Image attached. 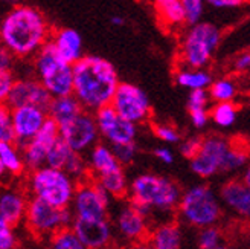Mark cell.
<instances>
[{
	"instance_id": "cell-11",
	"label": "cell",
	"mask_w": 250,
	"mask_h": 249,
	"mask_svg": "<svg viewBox=\"0 0 250 249\" xmlns=\"http://www.w3.org/2000/svg\"><path fill=\"white\" fill-rule=\"evenodd\" d=\"M58 129L60 138L77 153L85 155L96 142H99V132L93 112L83 110L78 116Z\"/></svg>"
},
{
	"instance_id": "cell-50",
	"label": "cell",
	"mask_w": 250,
	"mask_h": 249,
	"mask_svg": "<svg viewBox=\"0 0 250 249\" xmlns=\"http://www.w3.org/2000/svg\"><path fill=\"white\" fill-rule=\"evenodd\" d=\"M5 3V5H8V9L9 8H12V6H14V5H17L19 2H20V0H0V3Z\"/></svg>"
},
{
	"instance_id": "cell-35",
	"label": "cell",
	"mask_w": 250,
	"mask_h": 249,
	"mask_svg": "<svg viewBox=\"0 0 250 249\" xmlns=\"http://www.w3.org/2000/svg\"><path fill=\"white\" fill-rule=\"evenodd\" d=\"M183 11H185V23L195 24L202 20L205 0H180Z\"/></svg>"
},
{
	"instance_id": "cell-13",
	"label": "cell",
	"mask_w": 250,
	"mask_h": 249,
	"mask_svg": "<svg viewBox=\"0 0 250 249\" xmlns=\"http://www.w3.org/2000/svg\"><path fill=\"white\" fill-rule=\"evenodd\" d=\"M113 232L125 243H144L148 240L149 219L144 216L130 201L122 205L113 216Z\"/></svg>"
},
{
	"instance_id": "cell-49",
	"label": "cell",
	"mask_w": 250,
	"mask_h": 249,
	"mask_svg": "<svg viewBox=\"0 0 250 249\" xmlns=\"http://www.w3.org/2000/svg\"><path fill=\"white\" fill-rule=\"evenodd\" d=\"M6 174H8L6 168L3 167V164H2V162H0V182H3V181H5Z\"/></svg>"
},
{
	"instance_id": "cell-29",
	"label": "cell",
	"mask_w": 250,
	"mask_h": 249,
	"mask_svg": "<svg viewBox=\"0 0 250 249\" xmlns=\"http://www.w3.org/2000/svg\"><path fill=\"white\" fill-rule=\"evenodd\" d=\"M73 153L72 148L62 141L61 138H58L52 147L49 148L47 152V156H46V164L44 165H49V167H54V168H60L62 170L66 165V162L69 160L70 155Z\"/></svg>"
},
{
	"instance_id": "cell-9",
	"label": "cell",
	"mask_w": 250,
	"mask_h": 249,
	"mask_svg": "<svg viewBox=\"0 0 250 249\" xmlns=\"http://www.w3.org/2000/svg\"><path fill=\"white\" fill-rule=\"evenodd\" d=\"M111 196L93 178L78 182L72 197L70 211L77 219H103L108 217Z\"/></svg>"
},
{
	"instance_id": "cell-21",
	"label": "cell",
	"mask_w": 250,
	"mask_h": 249,
	"mask_svg": "<svg viewBox=\"0 0 250 249\" xmlns=\"http://www.w3.org/2000/svg\"><path fill=\"white\" fill-rule=\"evenodd\" d=\"M87 153H89V158L85 159L89 164L90 178L93 179L104 178L124 170V165L118 160L113 150H111V145L108 144L96 142Z\"/></svg>"
},
{
	"instance_id": "cell-34",
	"label": "cell",
	"mask_w": 250,
	"mask_h": 249,
	"mask_svg": "<svg viewBox=\"0 0 250 249\" xmlns=\"http://www.w3.org/2000/svg\"><path fill=\"white\" fill-rule=\"evenodd\" d=\"M198 248L202 249H218L221 246V234L217 228L212 225L202 228V232L198 234Z\"/></svg>"
},
{
	"instance_id": "cell-12",
	"label": "cell",
	"mask_w": 250,
	"mask_h": 249,
	"mask_svg": "<svg viewBox=\"0 0 250 249\" xmlns=\"http://www.w3.org/2000/svg\"><path fill=\"white\" fill-rule=\"evenodd\" d=\"M93 115L98 126L99 138H103L108 145L136 141L137 124L121 116L110 104L98 109L96 112H93Z\"/></svg>"
},
{
	"instance_id": "cell-45",
	"label": "cell",
	"mask_w": 250,
	"mask_h": 249,
	"mask_svg": "<svg viewBox=\"0 0 250 249\" xmlns=\"http://www.w3.org/2000/svg\"><path fill=\"white\" fill-rule=\"evenodd\" d=\"M154 156L160 160V162H164L167 165L174 162V153L169 150L168 147H157L154 150Z\"/></svg>"
},
{
	"instance_id": "cell-48",
	"label": "cell",
	"mask_w": 250,
	"mask_h": 249,
	"mask_svg": "<svg viewBox=\"0 0 250 249\" xmlns=\"http://www.w3.org/2000/svg\"><path fill=\"white\" fill-rule=\"evenodd\" d=\"M110 22H111V24H113V26H124L125 24V19L124 17H121V16H113L110 19Z\"/></svg>"
},
{
	"instance_id": "cell-8",
	"label": "cell",
	"mask_w": 250,
	"mask_h": 249,
	"mask_svg": "<svg viewBox=\"0 0 250 249\" xmlns=\"http://www.w3.org/2000/svg\"><path fill=\"white\" fill-rule=\"evenodd\" d=\"M220 29L212 23L191 24L182 43V60L189 68H205L220 45Z\"/></svg>"
},
{
	"instance_id": "cell-44",
	"label": "cell",
	"mask_w": 250,
	"mask_h": 249,
	"mask_svg": "<svg viewBox=\"0 0 250 249\" xmlns=\"http://www.w3.org/2000/svg\"><path fill=\"white\" fill-rule=\"evenodd\" d=\"M189 116H191V121L194 124V127L197 129H203L206 124H208V119H209V112L206 110V107H198V109H189Z\"/></svg>"
},
{
	"instance_id": "cell-51",
	"label": "cell",
	"mask_w": 250,
	"mask_h": 249,
	"mask_svg": "<svg viewBox=\"0 0 250 249\" xmlns=\"http://www.w3.org/2000/svg\"><path fill=\"white\" fill-rule=\"evenodd\" d=\"M246 185H249L250 186V165H249V168L246 170V173H244V181H243Z\"/></svg>"
},
{
	"instance_id": "cell-20",
	"label": "cell",
	"mask_w": 250,
	"mask_h": 249,
	"mask_svg": "<svg viewBox=\"0 0 250 249\" xmlns=\"http://www.w3.org/2000/svg\"><path fill=\"white\" fill-rule=\"evenodd\" d=\"M49 43L52 45L58 57L64 60L66 63L73 65L75 61H78L84 55L83 37L77 29H72V28L55 29L52 31Z\"/></svg>"
},
{
	"instance_id": "cell-36",
	"label": "cell",
	"mask_w": 250,
	"mask_h": 249,
	"mask_svg": "<svg viewBox=\"0 0 250 249\" xmlns=\"http://www.w3.org/2000/svg\"><path fill=\"white\" fill-rule=\"evenodd\" d=\"M0 141H14L11 107L6 103H0Z\"/></svg>"
},
{
	"instance_id": "cell-32",
	"label": "cell",
	"mask_w": 250,
	"mask_h": 249,
	"mask_svg": "<svg viewBox=\"0 0 250 249\" xmlns=\"http://www.w3.org/2000/svg\"><path fill=\"white\" fill-rule=\"evenodd\" d=\"M208 93L217 103L232 101V98L235 96V86L229 80H218L215 83H210Z\"/></svg>"
},
{
	"instance_id": "cell-5",
	"label": "cell",
	"mask_w": 250,
	"mask_h": 249,
	"mask_svg": "<svg viewBox=\"0 0 250 249\" xmlns=\"http://www.w3.org/2000/svg\"><path fill=\"white\" fill-rule=\"evenodd\" d=\"M31 60L32 75L46 87V91L52 95V98L72 93V65L58 57L51 43L47 42Z\"/></svg>"
},
{
	"instance_id": "cell-46",
	"label": "cell",
	"mask_w": 250,
	"mask_h": 249,
	"mask_svg": "<svg viewBox=\"0 0 250 249\" xmlns=\"http://www.w3.org/2000/svg\"><path fill=\"white\" fill-rule=\"evenodd\" d=\"M209 5L215 8H233L243 3V0H205Z\"/></svg>"
},
{
	"instance_id": "cell-1",
	"label": "cell",
	"mask_w": 250,
	"mask_h": 249,
	"mask_svg": "<svg viewBox=\"0 0 250 249\" xmlns=\"http://www.w3.org/2000/svg\"><path fill=\"white\" fill-rule=\"evenodd\" d=\"M52 26L43 12L32 5L17 3L0 19V42L17 60H31L51 40Z\"/></svg>"
},
{
	"instance_id": "cell-14",
	"label": "cell",
	"mask_w": 250,
	"mask_h": 249,
	"mask_svg": "<svg viewBox=\"0 0 250 249\" xmlns=\"http://www.w3.org/2000/svg\"><path fill=\"white\" fill-rule=\"evenodd\" d=\"M230 148L228 139L221 136H208L202 139L198 153L191 159V170L200 178H210L221 171L224 158Z\"/></svg>"
},
{
	"instance_id": "cell-7",
	"label": "cell",
	"mask_w": 250,
	"mask_h": 249,
	"mask_svg": "<svg viewBox=\"0 0 250 249\" xmlns=\"http://www.w3.org/2000/svg\"><path fill=\"white\" fill-rule=\"evenodd\" d=\"M177 206L180 217L197 228L214 225L221 214L218 199L208 185H195L182 193Z\"/></svg>"
},
{
	"instance_id": "cell-40",
	"label": "cell",
	"mask_w": 250,
	"mask_h": 249,
	"mask_svg": "<svg viewBox=\"0 0 250 249\" xmlns=\"http://www.w3.org/2000/svg\"><path fill=\"white\" fill-rule=\"evenodd\" d=\"M16 80L17 75L14 70H0V103H6Z\"/></svg>"
},
{
	"instance_id": "cell-24",
	"label": "cell",
	"mask_w": 250,
	"mask_h": 249,
	"mask_svg": "<svg viewBox=\"0 0 250 249\" xmlns=\"http://www.w3.org/2000/svg\"><path fill=\"white\" fill-rule=\"evenodd\" d=\"M146 242L154 249H179L182 246V231L176 223H162L149 231Z\"/></svg>"
},
{
	"instance_id": "cell-37",
	"label": "cell",
	"mask_w": 250,
	"mask_h": 249,
	"mask_svg": "<svg viewBox=\"0 0 250 249\" xmlns=\"http://www.w3.org/2000/svg\"><path fill=\"white\" fill-rule=\"evenodd\" d=\"M111 150H113L119 162L125 167V165H130L134 160V158L137 155V144H136V141H131V142H125V144L111 145Z\"/></svg>"
},
{
	"instance_id": "cell-43",
	"label": "cell",
	"mask_w": 250,
	"mask_h": 249,
	"mask_svg": "<svg viewBox=\"0 0 250 249\" xmlns=\"http://www.w3.org/2000/svg\"><path fill=\"white\" fill-rule=\"evenodd\" d=\"M17 58L0 42V70H14Z\"/></svg>"
},
{
	"instance_id": "cell-42",
	"label": "cell",
	"mask_w": 250,
	"mask_h": 249,
	"mask_svg": "<svg viewBox=\"0 0 250 249\" xmlns=\"http://www.w3.org/2000/svg\"><path fill=\"white\" fill-rule=\"evenodd\" d=\"M200 145H202V138H188L180 144V153L182 156L191 160L198 153Z\"/></svg>"
},
{
	"instance_id": "cell-4",
	"label": "cell",
	"mask_w": 250,
	"mask_h": 249,
	"mask_svg": "<svg viewBox=\"0 0 250 249\" xmlns=\"http://www.w3.org/2000/svg\"><path fill=\"white\" fill-rule=\"evenodd\" d=\"M78 182L72 179L64 170L43 165L29 171L24 190L29 197L42 199L58 208H67L70 206Z\"/></svg>"
},
{
	"instance_id": "cell-47",
	"label": "cell",
	"mask_w": 250,
	"mask_h": 249,
	"mask_svg": "<svg viewBox=\"0 0 250 249\" xmlns=\"http://www.w3.org/2000/svg\"><path fill=\"white\" fill-rule=\"evenodd\" d=\"M236 69L238 70H246L250 68V54H246L243 57H240L238 60H236Z\"/></svg>"
},
{
	"instance_id": "cell-33",
	"label": "cell",
	"mask_w": 250,
	"mask_h": 249,
	"mask_svg": "<svg viewBox=\"0 0 250 249\" xmlns=\"http://www.w3.org/2000/svg\"><path fill=\"white\" fill-rule=\"evenodd\" d=\"M249 160V155L241 150V148H233L230 147L229 152L224 158V162L221 167V171H233V170H238L241 167H244Z\"/></svg>"
},
{
	"instance_id": "cell-23",
	"label": "cell",
	"mask_w": 250,
	"mask_h": 249,
	"mask_svg": "<svg viewBox=\"0 0 250 249\" xmlns=\"http://www.w3.org/2000/svg\"><path fill=\"white\" fill-rule=\"evenodd\" d=\"M83 110L84 107L81 106V103L75 98L73 93H70L52 98L51 104L47 106V116L60 127L62 124L72 121L75 116H78Z\"/></svg>"
},
{
	"instance_id": "cell-17",
	"label": "cell",
	"mask_w": 250,
	"mask_h": 249,
	"mask_svg": "<svg viewBox=\"0 0 250 249\" xmlns=\"http://www.w3.org/2000/svg\"><path fill=\"white\" fill-rule=\"evenodd\" d=\"M51 101L52 95L46 91V87L39 80L35 77H24L16 80L6 99V104L11 109L20 106H37L47 110Z\"/></svg>"
},
{
	"instance_id": "cell-3",
	"label": "cell",
	"mask_w": 250,
	"mask_h": 249,
	"mask_svg": "<svg viewBox=\"0 0 250 249\" xmlns=\"http://www.w3.org/2000/svg\"><path fill=\"white\" fill-rule=\"evenodd\" d=\"M128 201L149 219L154 211L168 213L180 201V186L169 178L144 173L128 182Z\"/></svg>"
},
{
	"instance_id": "cell-30",
	"label": "cell",
	"mask_w": 250,
	"mask_h": 249,
	"mask_svg": "<svg viewBox=\"0 0 250 249\" xmlns=\"http://www.w3.org/2000/svg\"><path fill=\"white\" fill-rule=\"evenodd\" d=\"M62 170L77 182H81L87 178H90V170H89V164H87V159L84 158V155L77 153V152H73L70 155L69 160Z\"/></svg>"
},
{
	"instance_id": "cell-15",
	"label": "cell",
	"mask_w": 250,
	"mask_h": 249,
	"mask_svg": "<svg viewBox=\"0 0 250 249\" xmlns=\"http://www.w3.org/2000/svg\"><path fill=\"white\" fill-rule=\"evenodd\" d=\"M58 138H60V129L57 124L47 116L43 127L37 132L26 144L20 147L24 165H26V171L35 170L46 164V156H47L49 148L52 147V144Z\"/></svg>"
},
{
	"instance_id": "cell-6",
	"label": "cell",
	"mask_w": 250,
	"mask_h": 249,
	"mask_svg": "<svg viewBox=\"0 0 250 249\" xmlns=\"http://www.w3.org/2000/svg\"><path fill=\"white\" fill-rule=\"evenodd\" d=\"M72 220L73 214L69 206L58 208L42 199L29 197L23 225L32 237L47 242L58 229L70 226Z\"/></svg>"
},
{
	"instance_id": "cell-10",
	"label": "cell",
	"mask_w": 250,
	"mask_h": 249,
	"mask_svg": "<svg viewBox=\"0 0 250 249\" xmlns=\"http://www.w3.org/2000/svg\"><path fill=\"white\" fill-rule=\"evenodd\" d=\"M110 106L121 116L134 124H142L151 116V103L148 95L133 83L119 81Z\"/></svg>"
},
{
	"instance_id": "cell-31",
	"label": "cell",
	"mask_w": 250,
	"mask_h": 249,
	"mask_svg": "<svg viewBox=\"0 0 250 249\" xmlns=\"http://www.w3.org/2000/svg\"><path fill=\"white\" fill-rule=\"evenodd\" d=\"M210 118L220 127H230L236 119V107L232 101H220L212 109Z\"/></svg>"
},
{
	"instance_id": "cell-18",
	"label": "cell",
	"mask_w": 250,
	"mask_h": 249,
	"mask_svg": "<svg viewBox=\"0 0 250 249\" xmlns=\"http://www.w3.org/2000/svg\"><path fill=\"white\" fill-rule=\"evenodd\" d=\"M14 142L21 147L39 132L47 119V110L37 106H20L11 109Z\"/></svg>"
},
{
	"instance_id": "cell-19",
	"label": "cell",
	"mask_w": 250,
	"mask_h": 249,
	"mask_svg": "<svg viewBox=\"0 0 250 249\" xmlns=\"http://www.w3.org/2000/svg\"><path fill=\"white\" fill-rule=\"evenodd\" d=\"M29 196L19 186H0V220L11 226H20L26 214Z\"/></svg>"
},
{
	"instance_id": "cell-28",
	"label": "cell",
	"mask_w": 250,
	"mask_h": 249,
	"mask_svg": "<svg viewBox=\"0 0 250 249\" xmlns=\"http://www.w3.org/2000/svg\"><path fill=\"white\" fill-rule=\"evenodd\" d=\"M47 243L54 249H85L72 226L58 229L52 237L47 240Z\"/></svg>"
},
{
	"instance_id": "cell-27",
	"label": "cell",
	"mask_w": 250,
	"mask_h": 249,
	"mask_svg": "<svg viewBox=\"0 0 250 249\" xmlns=\"http://www.w3.org/2000/svg\"><path fill=\"white\" fill-rule=\"evenodd\" d=\"M153 3L164 24L177 26L185 23V11L180 0H153Z\"/></svg>"
},
{
	"instance_id": "cell-16",
	"label": "cell",
	"mask_w": 250,
	"mask_h": 249,
	"mask_svg": "<svg viewBox=\"0 0 250 249\" xmlns=\"http://www.w3.org/2000/svg\"><path fill=\"white\" fill-rule=\"evenodd\" d=\"M83 246L87 249H103L113 243L115 232L110 217L103 219H77L73 217L72 225Z\"/></svg>"
},
{
	"instance_id": "cell-22",
	"label": "cell",
	"mask_w": 250,
	"mask_h": 249,
	"mask_svg": "<svg viewBox=\"0 0 250 249\" xmlns=\"http://www.w3.org/2000/svg\"><path fill=\"white\" fill-rule=\"evenodd\" d=\"M221 199L240 216L250 217V186L240 181H230L223 185Z\"/></svg>"
},
{
	"instance_id": "cell-2",
	"label": "cell",
	"mask_w": 250,
	"mask_h": 249,
	"mask_svg": "<svg viewBox=\"0 0 250 249\" xmlns=\"http://www.w3.org/2000/svg\"><path fill=\"white\" fill-rule=\"evenodd\" d=\"M72 93L89 112L108 106L121 81L113 63L99 55H83L72 65Z\"/></svg>"
},
{
	"instance_id": "cell-41",
	"label": "cell",
	"mask_w": 250,
	"mask_h": 249,
	"mask_svg": "<svg viewBox=\"0 0 250 249\" xmlns=\"http://www.w3.org/2000/svg\"><path fill=\"white\" fill-rule=\"evenodd\" d=\"M209 101V93L206 89H194L188 96V110L189 109H198L206 107Z\"/></svg>"
},
{
	"instance_id": "cell-39",
	"label": "cell",
	"mask_w": 250,
	"mask_h": 249,
	"mask_svg": "<svg viewBox=\"0 0 250 249\" xmlns=\"http://www.w3.org/2000/svg\"><path fill=\"white\" fill-rule=\"evenodd\" d=\"M153 132L160 141L167 144H177L180 141V133L172 126H165V124H154Z\"/></svg>"
},
{
	"instance_id": "cell-38",
	"label": "cell",
	"mask_w": 250,
	"mask_h": 249,
	"mask_svg": "<svg viewBox=\"0 0 250 249\" xmlns=\"http://www.w3.org/2000/svg\"><path fill=\"white\" fill-rule=\"evenodd\" d=\"M19 246V235L16 228L0 220V249H14Z\"/></svg>"
},
{
	"instance_id": "cell-25",
	"label": "cell",
	"mask_w": 250,
	"mask_h": 249,
	"mask_svg": "<svg viewBox=\"0 0 250 249\" xmlns=\"http://www.w3.org/2000/svg\"><path fill=\"white\" fill-rule=\"evenodd\" d=\"M0 162L11 176H21L26 170L21 148L14 141H0Z\"/></svg>"
},
{
	"instance_id": "cell-26",
	"label": "cell",
	"mask_w": 250,
	"mask_h": 249,
	"mask_svg": "<svg viewBox=\"0 0 250 249\" xmlns=\"http://www.w3.org/2000/svg\"><path fill=\"white\" fill-rule=\"evenodd\" d=\"M176 83L185 89H208L212 83L210 73L203 70V68L186 66L176 73Z\"/></svg>"
}]
</instances>
